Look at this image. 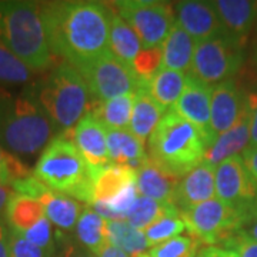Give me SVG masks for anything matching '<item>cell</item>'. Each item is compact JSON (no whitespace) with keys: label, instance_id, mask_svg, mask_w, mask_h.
Returning a JSON list of instances; mask_svg holds the SVG:
<instances>
[{"label":"cell","instance_id":"1","mask_svg":"<svg viewBox=\"0 0 257 257\" xmlns=\"http://www.w3.org/2000/svg\"><path fill=\"white\" fill-rule=\"evenodd\" d=\"M52 53L79 69L109 52L111 10L99 2H39Z\"/></svg>","mask_w":257,"mask_h":257},{"label":"cell","instance_id":"2","mask_svg":"<svg viewBox=\"0 0 257 257\" xmlns=\"http://www.w3.org/2000/svg\"><path fill=\"white\" fill-rule=\"evenodd\" d=\"M53 121L28 87L20 94L0 93V146L18 157H35L53 140Z\"/></svg>","mask_w":257,"mask_h":257},{"label":"cell","instance_id":"3","mask_svg":"<svg viewBox=\"0 0 257 257\" xmlns=\"http://www.w3.org/2000/svg\"><path fill=\"white\" fill-rule=\"evenodd\" d=\"M0 42L32 72H43L53 63L39 2H0Z\"/></svg>","mask_w":257,"mask_h":257},{"label":"cell","instance_id":"4","mask_svg":"<svg viewBox=\"0 0 257 257\" xmlns=\"http://www.w3.org/2000/svg\"><path fill=\"white\" fill-rule=\"evenodd\" d=\"M28 89L62 133L72 132L90 106L87 84L69 63L52 67L46 76L28 84Z\"/></svg>","mask_w":257,"mask_h":257},{"label":"cell","instance_id":"5","mask_svg":"<svg viewBox=\"0 0 257 257\" xmlns=\"http://www.w3.org/2000/svg\"><path fill=\"white\" fill-rule=\"evenodd\" d=\"M33 175L46 187L92 204L94 176L70 136L60 133L42 152Z\"/></svg>","mask_w":257,"mask_h":257},{"label":"cell","instance_id":"6","mask_svg":"<svg viewBox=\"0 0 257 257\" xmlns=\"http://www.w3.org/2000/svg\"><path fill=\"white\" fill-rule=\"evenodd\" d=\"M206 146L200 133L175 110L166 113L149 138V159L177 179L204 160Z\"/></svg>","mask_w":257,"mask_h":257},{"label":"cell","instance_id":"7","mask_svg":"<svg viewBox=\"0 0 257 257\" xmlns=\"http://www.w3.org/2000/svg\"><path fill=\"white\" fill-rule=\"evenodd\" d=\"M180 213L189 234L209 247H214L217 243L223 244L243 226L239 213L219 199L196 204Z\"/></svg>","mask_w":257,"mask_h":257},{"label":"cell","instance_id":"8","mask_svg":"<svg viewBox=\"0 0 257 257\" xmlns=\"http://www.w3.org/2000/svg\"><path fill=\"white\" fill-rule=\"evenodd\" d=\"M114 9L136 32L143 49L162 47L176 23L175 8L165 2L121 0L114 3Z\"/></svg>","mask_w":257,"mask_h":257},{"label":"cell","instance_id":"9","mask_svg":"<svg viewBox=\"0 0 257 257\" xmlns=\"http://www.w3.org/2000/svg\"><path fill=\"white\" fill-rule=\"evenodd\" d=\"M243 62V46L220 36L196 42L190 72L206 84H217L230 79Z\"/></svg>","mask_w":257,"mask_h":257},{"label":"cell","instance_id":"10","mask_svg":"<svg viewBox=\"0 0 257 257\" xmlns=\"http://www.w3.org/2000/svg\"><path fill=\"white\" fill-rule=\"evenodd\" d=\"M214 179L217 199L237 211L244 226L257 214V186L243 157L239 155L219 163L216 166Z\"/></svg>","mask_w":257,"mask_h":257},{"label":"cell","instance_id":"11","mask_svg":"<svg viewBox=\"0 0 257 257\" xmlns=\"http://www.w3.org/2000/svg\"><path fill=\"white\" fill-rule=\"evenodd\" d=\"M96 103L135 93L139 83L132 69L121 63L110 50L77 69Z\"/></svg>","mask_w":257,"mask_h":257},{"label":"cell","instance_id":"12","mask_svg":"<svg viewBox=\"0 0 257 257\" xmlns=\"http://www.w3.org/2000/svg\"><path fill=\"white\" fill-rule=\"evenodd\" d=\"M211 86L200 82L199 79L193 77L192 74H187V82L183 93L172 107V110H175L179 116H182L197 128L204 142L206 152L216 140V136L211 130Z\"/></svg>","mask_w":257,"mask_h":257},{"label":"cell","instance_id":"13","mask_svg":"<svg viewBox=\"0 0 257 257\" xmlns=\"http://www.w3.org/2000/svg\"><path fill=\"white\" fill-rule=\"evenodd\" d=\"M80 152L86 163L96 176L103 167L110 165L107 153L106 127L101 124L92 111H87L72 132H66Z\"/></svg>","mask_w":257,"mask_h":257},{"label":"cell","instance_id":"14","mask_svg":"<svg viewBox=\"0 0 257 257\" xmlns=\"http://www.w3.org/2000/svg\"><path fill=\"white\" fill-rule=\"evenodd\" d=\"M246 94L233 79L217 83L213 87L210 100L211 130L214 136L223 135L241 117L246 109Z\"/></svg>","mask_w":257,"mask_h":257},{"label":"cell","instance_id":"15","mask_svg":"<svg viewBox=\"0 0 257 257\" xmlns=\"http://www.w3.org/2000/svg\"><path fill=\"white\" fill-rule=\"evenodd\" d=\"M175 15L182 28L196 42L223 36L220 19L211 2H177L175 6Z\"/></svg>","mask_w":257,"mask_h":257},{"label":"cell","instance_id":"16","mask_svg":"<svg viewBox=\"0 0 257 257\" xmlns=\"http://www.w3.org/2000/svg\"><path fill=\"white\" fill-rule=\"evenodd\" d=\"M211 5L220 19L223 36L243 46L250 30L257 23V2L216 0Z\"/></svg>","mask_w":257,"mask_h":257},{"label":"cell","instance_id":"17","mask_svg":"<svg viewBox=\"0 0 257 257\" xmlns=\"http://www.w3.org/2000/svg\"><path fill=\"white\" fill-rule=\"evenodd\" d=\"M216 167L203 160L192 172L183 176L177 184L175 204L180 209H189L196 204L214 199L216 194Z\"/></svg>","mask_w":257,"mask_h":257},{"label":"cell","instance_id":"18","mask_svg":"<svg viewBox=\"0 0 257 257\" xmlns=\"http://www.w3.org/2000/svg\"><path fill=\"white\" fill-rule=\"evenodd\" d=\"M248 145H250V111L246 101V109L239 121L227 132L216 138L204 155V162L216 167L229 157L239 156L241 152L247 149Z\"/></svg>","mask_w":257,"mask_h":257},{"label":"cell","instance_id":"19","mask_svg":"<svg viewBox=\"0 0 257 257\" xmlns=\"http://www.w3.org/2000/svg\"><path fill=\"white\" fill-rule=\"evenodd\" d=\"M136 187L139 196H145L157 202L173 203L180 179L165 173L147 156L145 163L136 170Z\"/></svg>","mask_w":257,"mask_h":257},{"label":"cell","instance_id":"20","mask_svg":"<svg viewBox=\"0 0 257 257\" xmlns=\"http://www.w3.org/2000/svg\"><path fill=\"white\" fill-rule=\"evenodd\" d=\"M107 153L114 165L128 166L138 170L147 159L145 142L128 128H106Z\"/></svg>","mask_w":257,"mask_h":257},{"label":"cell","instance_id":"21","mask_svg":"<svg viewBox=\"0 0 257 257\" xmlns=\"http://www.w3.org/2000/svg\"><path fill=\"white\" fill-rule=\"evenodd\" d=\"M36 199L43 204L45 216L55 227L63 231L74 230L83 211L80 203L76 202V199L55 192L46 186H43Z\"/></svg>","mask_w":257,"mask_h":257},{"label":"cell","instance_id":"22","mask_svg":"<svg viewBox=\"0 0 257 257\" xmlns=\"http://www.w3.org/2000/svg\"><path fill=\"white\" fill-rule=\"evenodd\" d=\"M196 40L193 39L176 20L173 28L162 45L163 52V66L165 69H172L177 72H190L193 55H194Z\"/></svg>","mask_w":257,"mask_h":257},{"label":"cell","instance_id":"23","mask_svg":"<svg viewBox=\"0 0 257 257\" xmlns=\"http://www.w3.org/2000/svg\"><path fill=\"white\" fill-rule=\"evenodd\" d=\"M136 170L128 166L111 163L103 167L94 176L93 203H107L113 200L132 184H136Z\"/></svg>","mask_w":257,"mask_h":257},{"label":"cell","instance_id":"24","mask_svg":"<svg viewBox=\"0 0 257 257\" xmlns=\"http://www.w3.org/2000/svg\"><path fill=\"white\" fill-rule=\"evenodd\" d=\"M187 82V73L162 67L149 82L142 86L162 109H170L182 96Z\"/></svg>","mask_w":257,"mask_h":257},{"label":"cell","instance_id":"25","mask_svg":"<svg viewBox=\"0 0 257 257\" xmlns=\"http://www.w3.org/2000/svg\"><path fill=\"white\" fill-rule=\"evenodd\" d=\"M165 111V109H162L152 99L145 87H139L135 92V103L128 130L142 142H146V139L150 138V135L153 133L157 123L162 120V114Z\"/></svg>","mask_w":257,"mask_h":257},{"label":"cell","instance_id":"26","mask_svg":"<svg viewBox=\"0 0 257 257\" xmlns=\"http://www.w3.org/2000/svg\"><path fill=\"white\" fill-rule=\"evenodd\" d=\"M43 217H45L43 204L35 197L19 194V193H13V196L6 204L5 216H3L9 229L16 233H23L30 227H33Z\"/></svg>","mask_w":257,"mask_h":257},{"label":"cell","instance_id":"27","mask_svg":"<svg viewBox=\"0 0 257 257\" xmlns=\"http://www.w3.org/2000/svg\"><path fill=\"white\" fill-rule=\"evenodd\" d=\"M142 49L143 46L136 32L117 13L111 12L109 26V50L121 63L130 67Z\"/></svg>","mask_w":257,"mask_h":257},{"label":"cell","instance_id":"28","mask_svg":"<svg viewBox=\"0 0 257 257\" xmlns=\"http://www.w3.org/2000/svg\"><path fill=\"white\" fill-rule=\"evenodd\" d=\"M107 220L103 219L90 206L83 207L82 214L74 227V236L82 247L87 248L93 254H97L107 243L106 237Z\"/></svg>","mask_w":257,"mask_h":257},{"label":"cell","instance_id":"29","mask_svg":"<svg viewBox=\"0 0 257 257\" xmlns=\"http://www.w3.org/2000/svg\"><path fill=\"white\" fill-rule=\"evenodd\" d=\"M106 237L109 244L120 248L130 257L139 256L150 247L143 231L135 229L126 220H107Z\"/></svg>","mask_w":257,"mask_h":257},{"label":"cell","instance_id":"30","mask_svg":"<svg viewBox=\"0 0 257 257\" xmlns=\"http://www.w3.org/2000/svg\"><path fill=\"white\" fill-rule=\"evenodd\" d=\"M135 93L117 96L110 100L96 103L92 113L106 128H128Z\"/></svg>","mask_w":257,"mask_h":257},{"label":"cell","instance_id":"31","mask_svg":"<svg viewBox=\"0 0 257 257\" xmlns=\"http://www.w3.org/2000/svg\"><path fill=\"white\" fill-rule=\"evenodd\" d=\"M180 209L173 203H163L149 199L145 196H139L138 200L132 206V209L126 214V219L128 224H132L135 229L143 230L152 223H155L157 219L163 217L166 214L179 211Z\"/></svg>","mask_w":257,"mask_h":257},{"label":"cell","instance_id":"32","mask_svg":"<svg viewBox=\"0 0 257 257\" xmlns=\"http://www.w3.org/2000/svg\"><path fill=\"white\" fill-rule=\"evenodd\" d=\"M184 230H186V224L182 217V213L179 210L157 219L155 223H152L143 230V234L146 237L147 243L155 247L166 240L180 236Z\"/></svg>","mask_w":257,"mask_h":257},{"label":"cell","instance_id":"33","mask_svg":"<svg viewBox=\"0 0 257 257\" xmlns=\"http://www.w3.org/2000/svg\"><path fill=\"white\" fill-rule=\"evenodd\" d=\"M33 72L19 60L8 47L0 42V83L19 86L30 84Z\"/></svg>","mask_w":257,"mask_h":257},{"label":"cell","instance_id":"34","mask_svg":"<svg viewBox=\"0 0 257 257\" xmlns=\"http://www.w3.org/2000/svg\"><path fill=\"white\" fill-rule=\"evenodd\" d=\"M163 66V52L162 47L142 49L130 66L139 83V87L145 86Z\"/></svg>","mask_w":257,"mask_h":257},{"label":"cell","instance_id":"35","mask_svg":"<svg viewBox=\"0 0 257 257\" xmlns=\"http://www.w3.org/2000/svg\"><path fill=\"white\" fill-rule=\"evenodd\" d=\"M199 241L192 236H176L150 248V257H196Z\"/></svg>","mask_w":257,"mask_h":257},{"label":"cell","instance_id":"36","mask_svg":"<svg viewBox=\"0 0 257 257\" xmlns=\"http://www.w3.org/2000/svg\"><path fill=\"white\" fill-rule=\"evenodd\" d=\"M33 175L26 163L22 159L0 146V187H12V184Z\"/></svg>","mask_w":257,"mask_h":257},{"label":"cell","instance_id":"37","mask_svg":"<svg viewBox=\"0 0 257 257\" xmlns=\"http://www.w3.org/2000/svg\"><path fill=\"white\" fill-rule=\"evenodd\" d=\"M53 227L55 226L45 216L42 220L37 221L33 227H30L23 233H18V234H20L22 237H25L28 241L36 244L39 247L47 248V250H56V246H57V240L56 239L57 237L55 236Z\"/></svg>","mask_w":257,"mask_h":257},{"label":"cell","instance_id":"38","mask_svg":"<svg viewBox=\"0 0 257 257\" xmlns=\"http://www.w3.org/2000/svg\"><path fill=\"white\" fill-rule=\"evenodd\" d=\"M10 257H56V250L39 247L10 230Z\"/></svg>","mask_w":257,"mask_h":257},{"label":"cell","instance_id":"39","mask_svg":"<svg viewBox=\"0 0 257 257\" xmlns=\"http://www.w3.org/2000/svg\"><path fill=\"white\" fill-rule=\"evenodd\" d=\"M223 246L234 257H257V241L248 239L240 231L230 236Z\"/></svg>","mask_w":257,"mask_h":257},{"label":"cell","instance_id":"40","mask_svg":"<svg viewBox=\"0 0 257 257\" xmlns=\"http://www.w3.org/2000/svg\"><path fill=\"white\" fill-rule=\"evenodd\" d=\"M247 104L250 111V145L248 147H257V92L247 93Z\"/></svg>","mask_w":257,"mask_h":257},{"label":"cell","instance_id":"41","mask_svg":"<svg viewBox=\"0 0 257 257\" xmlns=\"http://www.w3.org/2000/svg\"><path fill=\"white\" fill-rule=\"evenodd\" d=\"M241 157L244 160V165L247 167L248 173L253 177V180L257 186V147H247L243 152Z\"/></svg>","mask_w":257,"mask_h":257},{"label":"cell","instance_id":"42","mask_svg":"<svg viewBox=\"0 0 257 257\" xmlns=\"http://www.w3.org/2000/svg\"><path fill=\"white\" fill-rule=\"evenodd\" d=\"M0 257H10V229L0 220Z\"/></svg>","mask_w":257,"mask_h":257},{"label":"cell","instance_id":"43","mask_svg":"<svg viewBox=\"0 0 257 257\" xmlns=\"http://www.w3.org/2000/svg\"><path fill=\"white\" fill-rule=\"evenodd\" d=\"M62 257H97L93 254L92 251H89L87 248L82 247L80 244H69L66 246Z\"/></svg>","mask_w":257,"mask_h":257},{"label":"cell","instance_id":"44","mask_svg":"<svg viewBox=\"0 0 257 257\" xmlns=\"http://www.w3.org/2000/svg\"><path fill=\"white\" fill-rule=\"evenodd\" d=\"M239 231L240 233H243V234H244L246 237H248V239L257 241V214L254 217H251Z\"/></svg>","mask_w":257,"mask_h":257},{"label":"cell","instance_id":"45","mask_svg":"<svg viewBox=\"0 0 257 257\" xmlns=\"http://www.w3.org/2000/svg\"><path fill=\"white\" fill-rule=\"evenodd\" d=\"M96 256L97 257H130L127 253L121 251L120 248L114 247V246H111V244H109V243H106Z\"/></svg>","mask_w":257,"mask_h":257},{"label":"cell","instance_id":"46","mask_svg":"<svg viewBox=\"0 0 257 257\" xmlns=\"http://www.w3.org/2000/svg\"><path fill=\"white\" fill-rule=\"evenodd\" d=\"M13 189L12 187H0V220L2 217L5 216V209H6V204L9 202V199L13 196Z\"/></svg>","mask_w":257,"mask_h":257},{"label":"cell","instance_id":"47","mask_svg":"<svg viewBox=\"0 0 257 257\" xmlns=\"http://www.w3.org/2000/svg\"><path fill=\"white\" fill-rule=\"evenodd\" d=\"M196 257H214V247H206L199 251V254H196Z\"/></svg>","mask_w":257,"mask_h":257},{"label":"cell","instance_id":"48","mask_svg":"<svg viewBox=\"0 0 257 257\" xmlns=\"http://www.w3.org/2000/svg\"><path fill=\"white\" fill-rule=\"evenodd\" d=\"M214 257H234L230 251L220 247H214Z\"/></svg>","mask_w":257,"mask_h":257},{"label":"cell","instance_id":"49","mask_svg":"<svg viewBox=\"0 0 257 257\" xmlns=\"http://www.w3.org/2000/svg\"><path fill=\"white\" fill-rule=\"evenodd\" d=\"M136 257H150V256H149V253H142V254H139V256Z\"/></svg>","mask_w":257,"mask_h":257}]
</instances>
